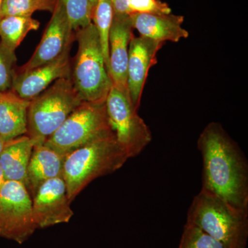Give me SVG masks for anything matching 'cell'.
<instances>
[{
    "mask_svg": "<svg viewBox=\"0 0 248 248\" xmlns=\"http://www.w3.org/2000/svg\"><path fill=\"white\" fill-rule=\"evenodd\" d=\"M65 158L45 143L34 146L27 170L28 190L32 197L44 183L62 177Z\"/></svg>",
    "mask_w": 248,
    "mask_h": 248,
    "instance_id": "9a60e30c",
    "label": "cell"
},
{
    "mask_svg": "<svg viewBox=\"0 0 248 248\" xmlns=\"http://www.w3.org/2000/svg\"><path fill=\"white\" fill-rule=\"evenodd\" d=\"M40 23L31 16H6L0 19V40L15 51L31 31L38 30Z\"/></svg>",
    "mask_w": 248,
    "mask_h": 248,
    "instance_id": "ac0fdd59",
    "label": "cell"
},
{
    "mask_svg": "<svg viewBox=\"0 0 248 248\" xmlns=\"http://www.w3.org/2000/svg\"><path fill=\"white\" fill-rule=\"evenodd\" d=\"M4 181L5 179L4 178V175H3L2 171H1V169H0V191H1V187H2Z\"/></svg>",
    "mask_w": 248,
    "mask_h": 248,
    "instance_id": "cb8c5ba5",
    "label": "cell"
},
{
    "mask_svg": "<svg viewBox=\"0 0 248 248\" xmlns=\"http://www.w3.org/2000/svg\"><path fill=\"white\" fill-rule=\"evenodd\" d=\"M34 146L35 142L27 135L5 142L0 154V169L5 181L22 183L28 189V166Z\"/></svg>",
    "mask_w": 248,
    "mask_h": 248,
    "instance_id": "2e32d148",
    "label": "cell"
},
{
    "mask_svg": "<svg viewBox=\"0 0 248 248\" xmlns=\"http://www.w3.org/2000/svg\"><path fill=\"white\" fill-rule=\"evenodd\" d=\"M128 159L115 135L91 142L67 155L62 177L68 200H74L94 179L118 170Z\"/></svg>",
    "mask_w": 248,
    "mask_h": 248,
    "instance_id": "7a4b0ae2",
    "label": "cell"
},
{
    "mask_svg": "<svg viewBox=\"0 0 248 248\" xmlns=\"http://www.w3.org/2000/svg\"><path fill=\"white\" fill-rule=\"evenodd\" d=\"M70 25L73 31L93 23L94 8L89 0H62Z\"/></svg>",
    "mask_w": 248,
    "mask_h": 248,
    "instance_id": "ffe728a7",
    "label": "cell"
},
{
    "mask_svg": "<svg viewBox=\"0 0 248 248\" xmlns=\"http://www.w3.org/2000/svg\"><path fill=\"white\" fill-rule=\"evenodd\" d=\"M3 1L4 0H0V19H1V6H2Z\"/></svg>",
    "mask_w": 248,
    "mask_h": 248,
    "instance_id": "4316f807",
    "label": "cell"
},
{
    "mask_svg": "<svg viewBox=\"0 0 248 248\" xmlns=\"http://www.w3.org/2000/svg\"><path fill=\"white\" fill-rule=\"evenodd\" d=\"M133 29L130 16L114 15L109 34L108 74L112 85L122 90H128L127 67Z\"/></svg>",
    "mask_w": 248,
    "mask_h": 248,
    "instance_id": "4fadbf2b",
    "label": "cell"
},
{
    "mask_svg": "<svg viewBox=\"0 0 248 248\" xmlns=\"http://www.w3.org/2000/svg\"><path fill=\"white\" fill-rule=\"evenodd\" d=\"M114 14L119 16H130L128 0H111Z\"/></svg>",
    "mask_w": 248,
    "mask_h": 248,
    "instance_id": "603a6c76",
    "label": "cell"
},
{
    "mask_svg": "<svg viewBox=\"0 0 248 248\" xmlns=\"http://www.w3.org/2000/svg\"><path fill=\"white\" fill-rule=\"evenodd\" d=\"M52 14L40 44L20 71H28L55 61L71 50L76 36L70 25L62 0H58Z\"/></svg>",
    "mask_w": 248,
    "mask_h": 248,
    "instance_id": "9c48e42d",
    "label": "cell"
},
{
    "mask_svg": "<svg viewBox=\"0 0 248 248\" xmlns=\"http://www.w3.org/2000/svg\"><path fill=\"white\" fill-rule=\"evenodd\" d=\"M113 135L108 118L106 100L84 101L44 143L66 156L91 142Z\"/></svg>",
    "mask_w": 248,
    "mask_h": 248,
    "instance_id": "8992f818",
    "label": "cell"
},
{
    "mask_svg": "<svg viewBox=\"0 0 248 248\" xmlns=\"http://www.w3.org/2000/svg\"><path fill=\"white\" fill-rule=\"evenodd\" d=\"M30 102L11 90L0 92V137L5 142L27 135Z\"/></svg>",
    "mask_w": 248,
    "mask_h": 248,
    "instance_id": "e0dca14e",
    "label": "cell"
},
{
    "mask_svg": "<svg viewBox=\"0 0 248 248\" xmlns=\"http://www.w3.org/2000/svg\"><path fill=\"white\" fill-rule=\"evenodd\" d=\"M37 229L27 187L20 182L4 181L0 191V238L22 244Z\"/></svg>",
    "mask_w": 248,
    "mask_h": 248,
    "instance_id": "ba28073f",
    "label": "cell"
},
{
    "mask_svg": "<svg viewBox=\"0 0 248 248\" xmlns=\"http://www.w3.org/2000/svg\"><path fill=\"white\" fill-rule=\"evenodd\" d=\"M197 147L203 159L201 190L248 212V164L239 145L214 122L201 133Z\"/></svg>",
    "mask_w": 248,
    "mask_h": 248,
    "instance_id": "6da1fadb",
    "label": "cell"
},
{
    "mask_svg": "<svg viewBox=\"0 0 248 248\" xmlns=\"http://www.w3.org/2000/svg\"><path fill=\"white\" fill-rule=\"evenodd\" d=\"M75 32L78 48L74 64L71 66L73 86L83 101H105L112 83L97 29L91 23Z\"/></svg>",
    "mask_w": 248,
    "mask_h": 248,
    "instance_id": "277c9868",
    "label": "cell"
},
{
    "mask_svg": "<svg viewBox=\"0 0 248 248\" xmlns=\"http://www.w3.org/2000/svg\"><path fill=\"white\" fill-rule=\"evenodd\" d=\"M177 248H229L221 241L202 231L195 225L186 222Z\"/></svg>",
    "mask_w": 248,
    "mask_h": 248,
    "instance_id": "44dd1931",
    "label": "cell"
},
{
    "mask_svg": "<svg viewBox=\"0 0 248 248\" xmlns=\"http://www.w3.org/2000/svg\"><path fill=\"white\" fill-rule=\"evenodd\" d=\"M32 202L38 229L68 223L74 215L62 177L44 183L32 197Z\"/></svg>",
    "mask_w": 248,
    "mask_h": 248,
    "instance_id": "30bf717a",
    "label": "cell"
},
{
    "mask_svg": "<svg viewBox=\"0 0 248 248\" xmlns=\"http://www.w3.org/2000/svg\"><path fill=\"white\" fill-rule=\"evenodd\" d=\"M5 144V141L0 137V154H1V151H2L3 148H4Z\"/></svg>",
    "mask_w": 248,
    "mask_h": 248,
    "instance_id": "d4e9b609",
    "label": "cell"
},
{
    "mask_svg": "<svg viewBox=\"0 0 248 248\" xmlns=\"http://www.w3.org/2000/svg\"><path fill=\"white\" fill-rule=\"evenodd\" d=\"M187 223L229 248H246L248 212L234 208L217 196L201 190L191 203Z\"/></svg>",
    "mask_w": 248,
    "mask_h": 248,
    "instance_id": "3957f363",
    "label": "cell"
},
{
    "mask_svg": "<svg viewBox=\"0 0 248 248\" xmlns=\"http://www.w3.org/2000/svg\"><path fill=\"white\" fill-rule=\"evenodd\" d=\"M90 3L93 5V7H95L96 4H97L98 0H89Z\"/></svg>",
    "mask_w": 248,
    "mask_h": 248,
    "instance_id": "484cf974",
    "label": "cell"
},
{
    "mask_svg": "<svg viewBox=\"0 0 248 248\" xmlns=\"http://www.w3.org/2000/svg\"><path fill=\"white\" fill-rule=\"evenodd\" d=\"M164 43L133 35L129 44L127 85L134 107L138 110L148 71L156 63V54Z\"/></svg>",
    "mask_w": 248,
    "mask_h": 248,
    "instance_id": "8fae6325",
    "label": "cell"
},
{
    "mask_svg": "<svg viewBox=\"0 0 248 248\" xmlns=\"http://www.w3.org/2000/svg\"><path fill=\"white\" fill-rule=\"evenodd\" d=\"M16 58L15 51L0 42V92L11 91L15 75Z\"/></svg>",
    "mask_w": 248,
    "mask_h": 248,
    "instance_id": "7402d4cb",
    "label": "cell"
},
{
    "mask_svg": "<svg viewBox=\"0 0 248 248\" xmlns=\"http://www.w3.org/2000/svg\"><path fill=\"white\" fill-rule=\"evenodd\" d=\"M58 0H4L1 17L6 16H32L36 11L53 13Z\"/></svg>",
    "mask_w": 248,
    "mask_h": 248,
    "instance_id": "d6986e66",
    "label": "cell"
},
{
    "mask_svg": "<svg viewBox=\"0 0 248 248\" xmlns=\"http://www.w3.org/2000/svg\"><path fill=\"white\" fill-rule=\"evenodd\" d=\"M70 50L55 61L28 71L16 73L11 91L19 97L32 100L57 80L71 77Z\"/></svg>",
    "mask_w": 248,
    "mask_h": 248,
    "instance_id": "7c38bea8",
    "label": "cell"
},
{
    "mask_svg": "<svg viewBox=\"0 0 248 248\" xmlns=\"http://www.w3.org/2000/svg\"><path fill=\"white\" fill-rule=\"evenodd\" d=\"M130 17L133 29L140 36L163 43L178 42L188 37V31L182 27L184 18L182 16L135 13Z\"/></svg>",
    "mask_w": 248,
    "mask_h": 248,
    "instance_id": "5bb4252c",
    "label": "cell"
},
{
    "mask_svg": "<svg viewBox=\"0 0 248 248\" xmlns=\"http://www.w3.org/2000/svg\"><path fill=\"white\" fill-rule=\"evenodd\" d=\"M108 118L116 140L129 159L138 156L151 143L152 133L134 107L128 90L112 85L106 99Z\"/></svg>",
    "mask_w": 248,
    "mask_h": 248,
    "instance_id": "52a82bcc",
    "label": "cell"
},
{
    "mask_svg": "<svg viewBox=\"0 0 248 248\" xmlns=\"http://www.w3.org/2000/svg\"><path fill=\"white\" fill-rule=\"evenodd\" d=\"M84 102L69 78L55 81L31 100L28 110V136L42 144Z\"/></svg>",
    "mask_w": 248,
    "mask_h": 248,
    "instance_id": "5b68a950",
    "label": "cell"
}]
</instances>
